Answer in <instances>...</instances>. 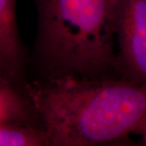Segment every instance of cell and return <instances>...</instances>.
Listing matches in <instances>:
<instances>
[{
  "label": "cell",
  "instance_id": "6",
  "mask_svg": "<svg viewBox=\"0 0 146 146\" xmlns=\"http://www.w3.org/2000/svg\"><path fill=\"white\" fill-rule=\"evenodd\" d=\"M0 146H48L40 125L9 123L0 125Z\"/></svg>",
  "mask_w": 146,
  "mask_h": 146
},
{
  "label": "cell",
  "instance_id": "3",
  "mask_svg": "<svg viewBox=\"0 0 146 146\" xmlns=\"http://www.w3.org/2000/svg\"><path fill=\"white\" fill-rule=\"evenodd\" d=\"M115 33L118 76L146 84V0H116Z\"/></svg>",
  "mask_w": 146,
  "mask_h": 146
},
{
  "label": "cell",
  "instance_id": "4",
  "mask_svg": "<svg viewBox=\"0 0 146 146\" xmlns=\"http://www.w3.org/2000/svg\"><path fill=\"white\" fill-rule=\"evenodd\" d=\"M18 0H0V80L25 94L29 54L18 29Z\"/></svg>",
  "mask_w": 146,
  "mask_h": 146
},
{
  "label": "cell",
  "instance_id": "7",
  "mask_svg": "<svg viewBox=\"0 0 146 146\" xmlns=\"http://www.w3.org/2000/svg\"><path fill=\"white\" fill-rule=\"evenodd\" d=\"M136 134L141 135V137H142V140H143L144 144L146 145V123H145L139 130L137 131Z\"/></svg>",
  "mask_w": 146,
  "mask_h": 146
},
{
  "label": "cell",
  "instance_id": "1",
  "mask_svg": "<svg viewBox=\"0 0 146 146\" xmlns=\"http://www.w3.org/2000/svg\"><path fill=\"white\" fill-rule=\"evenodd\" d=\"M25 94L48 146L108 145L146 123V84L119 77L31 80Z\"/></svg>",
  "mask_w": 146,
  "mask_h": 146
},
{
  "label": "cell",
  "instance_id": "5",
  "mask_svg": "<svg viewBox=\"0 0 146 146\" xmlns=\"http://www.w3.org/2000/svg\"><path fill=\"white\" fill-rule=\"evenodd\" d=\"M9 123L41 126L26 95L0 80V125Z\"/></svg>",
  "mask_w": 146,
  "mask_h": 146
},
{
  "label": "cell",
  "instance_id": "2",
  "mask_svg": "<svg viewBox=\"0 0 146 146\" xmlns=\"http://www.w3.org/2000/svg\"><path fill=\"white\" fill-rule=\"evenodd\" d=\"M33 2L36 29L29 63L35 72L32 80L68 75L119 77L115 62L116 0Z\"/></svg>",
  "mask_w": 146,
  "mask_h": 146
}]
</instances>
